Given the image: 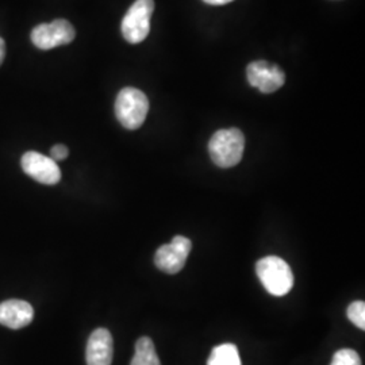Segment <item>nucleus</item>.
Masks as SVG:
<instances>
[{"instance_id":"obj_1","label":"nucleus","mask_w":365,"mask_h":365,"mask_svg":"<svg viewBox=\"0 0 365 365\" xmlns=\"http://www.w3.org/2000/svg\"><path fill=\"white\" fill-rule=\"evenodd\" d=\"M245 137L238 129H222L210 140L209 153L220 168L235 167L244 156Z\"/></svg>"},{"instance_id":"obj_2","label":"nucleus","mask_w":365,"mask_h":365,"mask_svg":"<svg viewBox=\"0 0 365 365\" xmlns=\"http://www.w3.org/2000/svg\"><path fill=\"white\" fill-rule=\"evenodd\" d=\"M256 274L262 286L274 297H284L294 286V274L286 261L268 256L256 264Z\"/></svg>"},{"instance_id":"obj_3","label":"nucleus","mask_w":365,"mask_h":365,"mask_svg":"<svg viewBox=\"0 0 365 365\" xmlns=\"http://www.w3.org/2000/svg\"><path fill=\"white\" fill-rule=\"evenodd\" d=\"M149 111V101L138 88L126 87L118 93L115 115L119 123L128 130H137L144 125Z\"/></svg>"},{"instance_id":"obj_4","label":"nucleus","mask_w":365,"mask_h":365,"mask_svg":"<svg viewBox=\"0 0 365 365\" xmlns=\"http://www.w3.org/2000/svg\"><path fill=\"white\" fill-rule=\"evenodd\" d=\"M155 11L153 0H135L122 19V36L130 43L143 42L150 31V19Z\"/></svg>"},{"instance_id":"obj_5","label":"nucleus","mask_w":365,"mask_h":365,"mask_svg":"<svg viewBox=\"0 0 365 365\" xmlns=\"http://www.w3.org/2000/svg\"><path fill=\"white\" fill-rule=\"evenodd\" d=\"M76 37V30L66 19H56L51 24H41L33 29L31 41L41 51L71 43Z\"/></svg>"},{"instance_id":"obj_6","label":"nucleus","mask_w":365,"mask_h":365,"mask_svg":"<svg viewBox=\"0 0 365 365\" xmlns=\"http://www.w3.org/2000/svg\"><path fill=\"white\" fill-rule=\"evenodd\" d=\"M192 248L191 241L187 237L176 235L172 242L160 247L155 255L157 268L165 274H179L185 265Z\"/></svg>"},{"instance_id":"obj_7","label":"nucleus","mask_w":365,"mask_h":365,"mask_svg":"<svg viewBox=\"0 0 365 365\" xmlns=\"http://www.w3.org/2000/svg\"><path fill=\"white\" fill-rule=\"evenodd\" d=\"M21 165L26 175L41 184L54 185L61 180V170L57 163L38 152H26L22 156Z\"/></svg>"},{"instance_id":"obj_8","label":"nucleus","mask_w":365,"mask_h":365,"mask_svg":"<svg viewBox=\"0 0 365 365\" xmlns=\"http://www.w3.org/2000/svg\"><path fill=\"white\" fill-rule=\"evenodd\" d=\"M249 84L262 93H272L282 88L286 81L284 72L267 61H253L247 68Z\"/></svg>"},{"instance_id":"obj_9","label":"nucleus","mask_w":365,"mask_h":365,"mask_svg":"<svg viewBox=\"0 0 365 365\" xmlns=\"http://www.w3.org/2000/svg\"><path fill=\"white\" fill-rule=\"evenodd\" d=\"M113 356L114 341L111 333L105 327L93 330L86 349L87 365H111Z\"/></svg>"},{"instance_id":"obj_10","label":"nucleus","mask_w":365,"mask_h":365,"mask_svg":"<svg viewBox=\"0 0 365 365\" xmlns=\"http://www.w3.org/2000/svg\"><path fill=\"white\" fill-rule=\"evenodd\" d=\"M34 309L25 300L10 299L0 303V325L9 329H22L31 324Z\"/></svg>"},{"instance_id":"obj_11","label":"nucleus","mask_w":365,"mask_h":365,"mask_svg":"<svg viewBox=\"0 0 365 365\" xmlns=\"http://www.w3.org/2000/svg\"><path fill=\"white\" fill-rule=\"evenodd\" d=\"M130 365H161L155 344L149 337H141L135 342V352Z\"/></svg>"},{"instance_id":"obj_12","label":"nucleus","mask_w":365,"mask_h":365,"mask_svg":"<svg viewBox=\"0 0 365 365\" xmlns=\"http://www.w3.org/2000/svg\"><path fill=\"white\" fill-rule=\"evenodd\" d=\"M207 365H242L235 344H222L212 349Z\"/></svg>"},{"instance_id":"obj_13","label":"nucleus","mask_w":365,"mask_h":365,"mask_svg":"<svg viewBox=\"0 0 365 365\" xmlns=\"http://www.w3.org/2000/svg\"><path fill=\"white\" fill-rule=\"evenodd\" d=\"M348 318L354 327L365 330V303L363 300H357L349 304L348 310Z\"/></svg>"},{"instance_id":"obj_14","label":"nucleus","mask_w":365,"mask_h":365,"mask_svg":"<svg viewBox=\"0 0 365 365\" xmlns=\"http://www.w3.org/2000/svg\"><path fill=\"white\" fill-rule=\"evenodd\" d=\"M330 365H361V360L353 349H339L334 353Z\"/></svg>"},{"instance_id":"obj_15","label":"nucleus","mask_w":365,"mask_h":365,"mask_svg":"<svg viewBox=\"0 0 365 365\" xmlns=\"http://www.w3.org/2000/svg\"><path fill=\"white\" fill-rule=\"evenodd\" d=\"M68 155H69V150H68L66 145H54L52 149H51V158L54 160L56 163L66 160Z\"/></svg>"},{"instance_id":"obj_16","label":"nucleus","mask_w":365,"mask_h":365,"mask_svg":"<svg viewBox=\"0 0 365 365\" xmlns=\"http://www.w3.org/2000/svg\"><path fill=\"white\" fill-rule=\"evenodd\" d=\"M4 57H6V42H4V39L0 37V66L3 64Z\"/></svg>"},{"instance_id":"obj_17","label":"nucleus","mask_w":365,"mask_h":365,"mask_svg":"<svg viewBox=\"0 0 365 365\" xmlns=\"http://www.w3.org/2000/svg\"><path fill=\"white\" fill-rule=\"evenodd\" d=\"M203 1L207 3V4H211V6H222V4H227L233 0H203Z\"/></svg>"}]
</instances>
